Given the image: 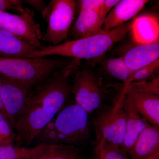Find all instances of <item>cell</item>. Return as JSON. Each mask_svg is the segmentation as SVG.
Returning a JSON list of instances; mask_svg holds the SVG:
<instances>
[{
    "instance_id": "5bb4252c",
    "label": "cell",
    "mask_w": 159,
    "mask_h": 159,
    "mask_svg": "<svg viewBox=\"0 0 159 159\" xmlns=\"http://www.w3.org/2000/svg\"><path fill=\"white\" fill-rule=\"evenodd\" d=\"M73 23L70 32L72 39L89 37L102 30L105 17L100 10H81Z\"/></svg>"
},
{
    "instance_id": "7402d4cb",
    "label": "cell",
    "mask_w": 159,
    "mask_h": 159,
    "mask_svg": "<svg viewBox=\"0 0 159 159\" xmlns=\"http://www.w3.org/2000/svg\"><path fill=\"white\" fill-rule=\"evenodd\" d=\"M16 139L14 129L0 112V146L15 145Z\"/></svg>"
},
{
    "instance_id": "5b68a950",
    "label": "cell",
    "mask_w": 159,
    "mask_h": 159,
    "mask_svg": "<svg viewBox=\"0 0 159 159\" xmlns=\"http://www.w3.org/2000/svg\"><path fill=\"white\" fill-rule=\"evenodd\" d=\"M71 93L74 101L92 114L103 106L106 91L102 77L88 62L80 61L71 77Z\"/></svg>"
},
{
    "instance_id": "ffe728a7",
    "label": "cell",
    "mask_w": 159,
    "mask_h": 159,
    "mask_svg": "<svg viewBox=\"0 0 159 159\" xmlns=\"http://www.w3.org/2000/svg\"><path fill=\"white\" fill-rule=\"evenodd\" d=\"M94 159H128L120 146L100 139L96 141Z\"/></svg>"
},
{
    "instance_id": "52a82bcc",
    "label": "cell",
    "mask_w": 159,
    "mask_h": 159,
    "mask_svg": "<svg viewBox=\"0 0 159 159\" xmlns=\"http://www.w3.org/2000/svg\"><path fill=\"white\" fill-rule=\"evenodd\" d=\"M76 12L74 0H53L50 2L43 17H48V26L43 40L51 46L63 43L68 35Z\"/></svg>"
},
{
    "instance_id": "ba28073f",
    "label": "cell",
    "mask_w": 159,
    "mask_h": 159,
    "mask_svg": "<svg viewBox=\"0 0 159 159\" xmlns=\"http://www.w3.org/2000/svg\"><path fill=\"white\" fill-rule=\"evenodd\" d=\"M0 79L3 107L10 124L14 129L16 122L25 111L29 94L33 87L1 74Z\"/></svg>"
},
{
    "instance_id": "ac0fdd59",
    "label": "cell",
    "mask_w": 159,
    "mask_h": 159,
    "mask_svg": "<svg viewBox=\"0 0 159 159\" xmlns=\"http://www.w3.org/2000/svg\"><path fill=\"white\" fill-rule=\"evenodd\" d=\"M101 62L102 68L107 75L123 82L124 84L134 73L129 68L122 57H110Z\"/></svg>"
},
{
    "instance_id": "484cf974",
    "label": "cell",
    "mask_w": 159,
    "mask_h": 159,
    "mask_svg": "<svg viewBox=\"0 0 159 159\" xmlns=\"http://www.w3.org/2000/svg\"><path fill=\"white\" fill-rule=\"evenodd\" d=\"M24 2L29 5L32 8L36 9L42 14L44 12L47 6H46L45 3L44 1L41 0H26L24 1Z\"/></svg>"
},
{
    "instance_id": "30bf717a",
    "label": "cell",
    "mask_w": 159,
    "mask_h": 159,
    "mask_svg": "<svg viewBox=\"0 0 159 159\" xmlns=\"http://www.w3.org/2000/svg\"><path fill=\"white\" fill-rule=\"evenodd\" d=\"M125 95L138 112L151 125L159 127V96L124 85Z\"/></svg>"
},
{
    "instance_id": "277c9868",
    "label": "cell",
    "mask_w": 159,
    "mask_h": 159,
    "mask_svg": "<svg viewBox=\"0 0 159 159\" xmlns=\"http://www.w3.org/2000/svg\"><path fill=\"white\" fill-rule=\"evenodd\" d=\"M62 58L0 57V74L34 87L70 60Z\"/></svg>"
},
{
    "instance_id": "7a4b0ae2",
    "label": "cell",
    "mask_w": 159,
    "mask_h": 159,
    "mask_svg": "<svg viewBox=\"0 0 159 159\" xmlns=\"http://www.w3.org/2000/svg\"><path fill=\"white\" fill-rule=\"evenodd\" d=\"M134 21V19L115 29L109 31L102 30L89 37L71 40L57 45L43 47L29 54L27 58L59 55L88 61L100 60L116 44L130 32Z\"/></svg>"
},
{
    "instance_id": "4fadbf2b",
    "label": "cell",
    "mask_w": 159,
    "mask_h": 159,
    "mask_svg": "<svg viewBox=\"0 0 159 159\" xmlns=\"http://www.w3.org/2000/svg\"><path fill=\"white\" fill-rule=\"evenodd\" d=\"M124 104L126 126L124 142L120 148L125 153H128L139 136L150 124L138 112L130 99L125 95V92Z\"/></svg>"
},
{
    "instance_id": "6da1fadb",
    "label": "cell",
    "mask_w": 159,
    "mask_h": 159,
    "mask_svg": "<svg viewBox=\"0 0 159 159\" xmlns=\"http://www.w3.org/2000/svg\"><path fill=\"white\" fill-rule=\"evenodd\" d=\"M80 61L71 59L33 87L25 111L15 126V146L31 145L42 129L65 105L71 94V77Z\"/></svg>"
},
{
    "instance_id": "2e32d148",
    "label": "cell",
    "mask_w": 159,
    "mask_h": 159,
    "mask_svg": "<svg viewBox=\"0 0 159 159\" xmlns=\"http://www.w3.org/2000/svg\"><path fill=\"white\" fill-rule=\"evenodd\" d=\"M159 152V127L149 125L139 136L128 154L131 159H142Z\"/></svg>"
},
{
    "instance_id": "8fae6325",
    "label": "cell",
    "mask_w": 159,
    "mask_h": 159,
    "mask_svg": "<svg viewBox=\"0 0 159 159\" xmlns=\"http://www.w3.org/2000/svg\"><path fill=\"white\" fill-rule=\"evenodd\" d=\"M133 72L140 70L159 59V40L149 43H135L122 56Z\"/></svg>"
},
{
    "instance_id": "7c38bea8",
    "label": "cell",
    "mask_w": 159,
    "mask_h": 159,
    "mask_svg": "<svg viewBox=\"0 0 159 159\" xmlns=\"http://www.w3.org/2000/svg\"><path fill=\"white\" fill-rule=\"evenodd\" d=\"M148 2L146 0L119 1L106 16L102 30H111L134 19Z\"/></svg>"
},
{
    "instance_id": "e0dca14e",
    "label": "cell",
    "mask_w": 159,
    "mask_h": 159,
    "mask_svg": "<svg viewBox=\"0 0 159 159\" xmlns=\"http://www.w3.org/2000/svg\"><path fill=\"white\" fill-rule=\"evenodd\" d=\"M131 32L135 43H149L159 40V24L152 16L134 19Z\"/></svg>"
},
{
    "instance_id": "3957f363",
    "label": "cell",
    "mask_w": 159,
    "mask_h": 159,
    "mask_svg": "<svg viewBox=\"0 0 159 159\" xmlns=\"http://www.w3.org/2000/svg\"><path fill=\"white\" fill-rule=\"evenodd\" d=\"M87 112L76 102H67L42 129L33 143L36 145H82L90 136Z\"/></svg>"
},
{
    "instance_id": "44dd1931",
    "label": "cell",
    "mask_w": 159,
    "mask_h": 159,
    "mask_svg": "<svg viewBox=\"0 0 159 159\" xmlns=\"http://www.w3.org/2000/svg\"><path fill=\"white\" fill-rule=\"evenodd\" d=\"M159 59L138 70L133 74L124 85L132 83L142 82L153 79L158 74Z\"/></svg>"
},
{
    "instance_id": "83f0119b",
    "label": "cell",
    "mask_w": 159,
    "mask_h": 159,
    "mask_svg": "<svg viewBox=\"0 0 159 159\" xmlns=\"http://www.w3.org/2000/svg\"><path fill=\"white\" fill-rule=\"evenodd\" d=\"M1 89H2V84H1V79H0V112L2 114L3 116L6 118V119H7L9 122V119H8V116H7V115H6L5 110H4L2 102V97H1ZM9 123H10V122H9Z\"/></svg>"
},
{
    "instance_id": "9a60e30c",
    "label": "cell",
    "mask_w": 159,
    "mask_h": 159,
    "mask_svg": "<svg viewBox=\"0 0 159 159\" xmlns=\"http://www.w3.org/2000/svg\"><path fill=\"white\" fill-rule=\"evenodd\" d=\"M39 50L25 40L0 29V57L27 58L29 54Z\"/></svg>"
},
{
    "instance_id": "d6986e66",
    "label": "cell",
    "mask_w": 159,
    "mask_h": 159,
    "mask_svg": "<svg viewBox=\"0 0 159 159\" xmlns=\"http://www.w3.org/2000/svg\"><path fill=\"white\" fill-rule=\"evenodd\" d=\"M32 159H85L76 146L53 145L48 150Z\"/></svg>"
},
{
    "instance_id": "f1b7e54d",
    "label": "cell",
    "mask_w": 159,
    "mask_h": 159,
    "mask_svg": "<svg viewBox=\"0 0 159 159\" xmlns=\"http://www.w3.org/2000/svg\"><path fill=\"white\" fill-rule=\"evenodd\" d=\"M142 159H159V152L150 156L146 157Z\"/></svg>"
},
{
    "instance_id": "603a6c76",
    "label": "cell",
    "mask_w": 159,
    "mask_h": 159,
    "mask_svg": "<svg viewBox=\"0 0 159 159\" xmlns=\"http://www.w3.org/2000/svg\"><path fill=\"white\" fill-rule=\"evenodd\" d=\"M129 87L134 88L147 93L159 96V77L142 82L132 83L128 85Z\"/></svg>"
},
{
    "instance_id": "9c48e42d",
    "label": "cell",
    "mask_w": 159,
    "mask_h": 159,
    "mask_svg": "<svg viewBox=\"0 0 159 159\" xmlns=\"http://www.w3.org/2000/svg\"><path fill=\"white\" fill-rule=\"evenodd\" d=\"M0 29L21 38L39 50L43 47L41 43L43 35L40 28L29 9L21 14L0 11Z\"/></svg>"
},
{
    "instance_id": "cb8c5ba5",
    "label": "cell",
    "mask_w": 159,
    "mask_h": 159,
    "mask_svg": "<svg viewBox=\"0 0 159 159\" xmlns=\"http://www.w3.org/2000/svg\"><path fill=\"white\" fill-rule=\"evenodd\" d=\"M22 3V1L20 0H0V11H16L18 14H23L28 9L23 7Z\"/></svg>"
},
{
    "instance_id": "4316f807",
    "label": "cell",
    "mask_w": 159,
    "mask_h": 159,
    "mask_svg": "<svg viewBox=\"0 0 159 159\" xmlns=\"http://www.w3.org/2000/svg\"><path fill=\"white\" fill-rule=\"evenodd\" d=\"M119 1L120 0H104L101 9L102 15L106 17L109 12L119 3Z\"/></svg>"
},
{
    "instance_id": "8992f818",
    "label": "cell",
    "mask_w": 159,
    "mask_h": 159,
    "mask_svg": "<svg viewBox=\"0 0 159 159\" xmlns=\"http://www.w3.org/2000/svg\"><path fill=\"white\" fill-rule=\"evenodd\" d=\"M125 89L111 106H104L96 111L93 124L96 140L103 139L109 143L122 146L125 138L126 114L124 99Z\"/></svg>"
},
{
    "instance_id": "d4e9b609",
    "label": "cell",
    "mask_w": 159,
    "mask_h": 159,
    "mask_svg": "<svg viewBox=\"0 0 159 159\" xmlns=\"http://www.w3.org/2000/svg\"><path fill=\"white\" fill-rule=\"evenodd\" d=\"M104 0H79L75 1L76 9L81 10H100Z\"/></svg>"
}]
</instances>
